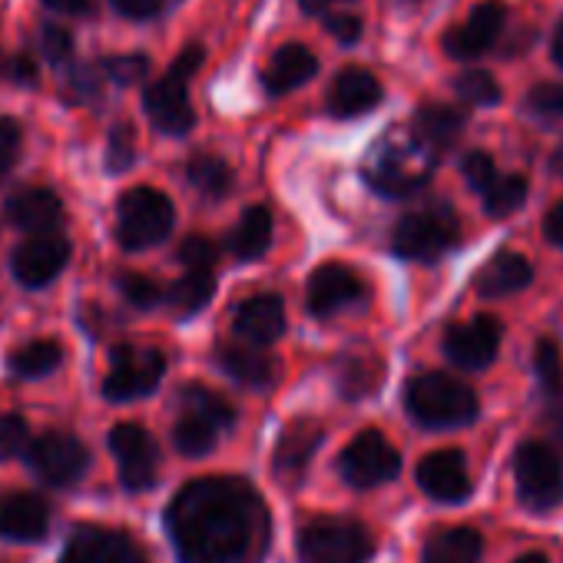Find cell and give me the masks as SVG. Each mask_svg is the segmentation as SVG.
Masks as SVG:
<instances>
[{"label":"cell","mask_w":563,"mask_h":563,"mask_svg":"<svg viewBox=\"0 0 563 563\" xmlns=\"http://www.w3.org/2000/svg\"><path fill=\"white\" fill-rule=\"evenodd\" d=\"M166 530L183 563H258L272 517L249 481L199 477L173 497Z\"/></svg>","instance_id":"obj_1"},{"label":"cell","mask_w":563,"mask_h":563,"mask_svg":"<svg viewBox=\"0 0 563 563\" xmlns=\"http://www.w3.org/2000/svg\"><path fill=\"white\" fill-rule=\"evenodd\" d=\"M438 156L415 136V130H388L365 159V179L385 196H411L418 192L431 173Z\"/></svg>","instance_id":"obj_2"},{"label":"cell","mask_w":563,"mask_h":563,"mask_svg":"<svg viewBox=\"0 0 563 563\" xmlns=\"http://www.w3.org/2000/svg\"><path fill=\"white\" fill-rule=\"evenodd\" d=\"M408 415L428 431L467 428L477 418V395L467 382L441 372H428L408 382L405 388Z\"/></svg>","instance_id":"obj_3"},{"label":"cell","mask_w":563,"mask_h":563,"mask_svg":"<svg viewBox=\"0 0 563 563\" xmlns=\"http://www.w3.org/2000/svg\"><path fill=\"white\" fill-rule=\"evenodd\" d=\"M375 537L365 523L349 517H319L299 533L302 563H368Z\"/></svg>","instance_id":"obj_4"},{"label":"cell","mask_w":563,"mask_h":563,"mask_svg":"<svg viewBox=\"0 0 563 563\" xmlns=\"http://www.w3.org/2000/svg\"><path fill=\"white\" fill-rule=\"evenodd\" d=\"M173 202L169 196H163L153 186H136L130 192H123L120 206H117V239L123 249L140 252V249H153L156 242H163L173 229Z\"/></svg>","instance_id":"obj_5"},{"label":"cell","mask_w":563,"mask_h":563,"mask_svg":"<svg viewBox=\"0 0 563 563\" xmlns=\"http://www.w3.org/2000/svg\"><path fill=\"white\" fill-rule=\"evenodd\" d=\"M461 239V225L457 216L448 206H428L418 212H408L395 232H391V249L401 258H415V262H434L444 252H451Z\"/></svg>","instance_id":"obj_6"},{"label":"cell","mask_w":563,"mask_h":563,"mask_svg":"<svg viewBox=\"0 0 563 563\" xmlns=\"http://www.w3.org/2000/svg\"><path fill=\"white\" fill-rule=\"evenodd\" d=\"M514 481L520 504L533 514H547L563 500V464L543 441H527L517 448Z\"/></svg>","instance_id":"obj_7"},{"label":"cell","mask_w":563,"mask_h":563,"mask_svg":"<svg viewBox=\"0 0 563 563\" xmlns=\"http://www.w3.org/2000/svg\"><path fill=\"white\" fill-rule=\"evenodd\" d=\"M166 375V358L159 349H136V345H120L113 352L110 362V375L103 382V398L107 401H133L143 398L150 391H156V385Z\"/></svg>","instance_id":"obj_8"},{"label":"cell","mask_w":563,"mask_h":563,"mask_svg":"<svg viewBox=\"0 0 563 563\" xmlns=\"http://www.w3.org/2000/svg\"><path fill=\"white\" fill-rule=\"evenodd\" d=\"M339 471L352 487H378L398 477L401 454L382 431H362L339 457Z\"/></svg>","instance_id":"obj_9"},{"label":"cell","mask_w":563,"mask_h":563,"mask_svg":"<svg viewBox=\"0 0 563 563\" xmlns=\"http://www.w3.org/2000/svg\"><path fill=\"white\" fill-rule=\"evenodd\" d=\"M110 451L120 467V481L126 490H150L156 484V467H159V451L156 441L146 428L140 424H117L110 431Z\"/></svg>","instance_id":"obj_10"},{"label":"cell","mask_w":563,"mask_h":563,"mask_svg":"<svg viewBox=\"0 0 563 563\" xmlns=\"http://www.w3.org/2000/svg\"><path fill=\"white\" fill-rule=\"evenodd\" d=\"M31 467L41 481L54 487H67L80 481L90 467V451L64 431H47L37 441H31Z\"/></svg>","instance_id":"obj_11"},{"label":"cell","mask_w":563,"mask_h":563,"mask_svg":"<svg viewBox=\"0 0 563 563\" xmlns=\"http://www.w3.org/2000/svg\"><path fill=\"white\" fill-rule=\"evenodd\" d=\"M365 302V282L345 262H325L309 278V309L319 319L339 316L352 306Z\"/></svg>","instance_id":"obj_12"},{"label":"cell","mask_w":563,"mask_h":563,"mask_svg":"<svg viewBox=\"0 0 563 563\" xmlns=\"http://www.w3.org/2000/svg\"><path fill=\"white\" fill-rule=\"evenodd\" d=\"M70 262V242L57 232H44V235H31L27 242L18 245L11 265L21 286L27 289H44L67 268Z\"/></svg>","instance_id":"obj_13"},{"label":"cell","mask_w":563,"mask_h":563,"mask_svg":"<svg viewBox=\"0 0 563 563\" xmlns=\"http://www.w3.org/2000/svg\"><path fill=\"white\" fill-rule=\"evenodd\" d=\"M504 21H507V8L500 4V0H481V4L467 14L464 24H457L444 34L448 57L474 60V57L487 54L504 31Z\"/></svg>","instance_id":"obj_14"},{"label":"cell","mask_w":563,"mask_h":563,"mask_svg":"<svg viewBox=\"0 0 563 563\" xmlns=\"http://www.w3.org/2000/svg\"><path fill=\"white\" fill-rule=\"evenodd\" d=\"M500 322L490 316H477L474 322H461L451 325L444 335V355L467 372H481L487 368L497 352H500Z\"/></svg>","instance_id":"obj_15"},{"label":"cell","mask_w":563,"mask_h":563,"mask_svg":"<svg viewBox=\"0 0 563 563\" xmlns=\"http://www.w3.org/2000/svg\"><path fill=\"white\" fill-rule=\"evenodd\" d=\"M186 80L189 77H183V74H176L169 67V74L163 80L150 84L146 87V97H143L153 126L163 130V133H169V136H183V133H189L196 126V110L189 103Z\"/></svg>","instance_id":"obj_16"},{"label":"cell","mask_w":563,"mask_h":563,"mask_svg":"<svg viewBox=\"0 0 563 563\" xmlns=\"http://www.w3.org/2000/svg\"><path fill=\"white\" fill-rule=\"evenodd\" d=\"M60 563H146V560L123 530L87 523L74 530Z\"/></svg>","instance_id":"obj_17"},{"label":"cell","mask_w":563,"mask_h":563,"mask_svg":"<svg viewBox=\"0 0 563 563\" xmlns=\"http://www.w3.org/2000/svg\"><path fill=\"white\" fill-rule=\"evenodd\" d=\"M322 428L312 418H296L282 431L278 444H275V457H272V471L282 484H299L306 477V467L312 461V454L322 444Z\"/></svg>","instance_id":"obj_18"},{"label":"cell","mask_w":563,"mask_h":563,"mask_svg":"<svg viewBox=\"0 0 563 563\" xmlns=\"http://www.w3.org/2000/svg\"><path fill=\"white\" fill-rule=\"evenodd\" d=\"M418 484L428 497L441 504H457L474 490V481L461 451H431L428 457H421Z\"/></svg>","instance_id":"obj_19"},{"label":"cell","mask_w":563,"mask_h":563,"mask_svg":"<svg viewBox=\"0 0 563 563\" xmlns=\"http://www.w3.org/2000/svg\"><path fill=\"white\" fill-rule=\"evenodd\" d=\"M385 90H382V80L365 70V67H345L332 90H329V113L339 117V120H352V117H362L368 110H375L382 103Z\"/></svg>","instance_id":"obj_20"},{"label":"cell","mask_w":563,"mask_h":563,"mask_svg":"<svg viewBox=\"0 0 563 563\" xmlns=\"http://www.w3.org/2000/svg\"><path fill=\"white\" fill-rule=\"evenodd\" d=\"M8 219L31 235H44V232H54L60 225L64 202L47 186H24L8 199Z\"/></svg>","instance_id":"obj_21"},{"label":"cell","mask_w":563,"mask_h":563,"mask_svg":"<svg viewBox=\"0 0 563 563\" xmlns=\"http://www.w3.org/2000/svg\"><path fill=\"white\" fill-rule=\"evenodd\" d=\"M319 74V60L309 47L302 44H282L272 60L265 64L262 70V87L272 93V97H282L289 93L302 84H309L312 77Z\"/></svg>","instance_id":"obj_22"},{"label":"cell","mask_w":563,"mask_h":563,"mask_svg":"<svg viewBox=\"0 0 563 563\" xmlns=\"http://www.w3.org/2000/svg\"><path fill=\"white\" fill-rule=\"evenodd\" d=\"M51 510L37 494H4L0 497V537L8 540H41L47 533Z\"/></svg>","instance_id":"obj_23"},{"label":"cell","mask_w":563,"mask_h":563,"mask_svg":"<svg viewBox=\"0 0 563 563\" xmlns=\"http://www.w3.org/2000/svg\"><path fill=\"white\" fill-rule=\"evenodd\" d=\"M235 332L249 345H272L286 332V306H282L278 296H268V292L245 299L235 312Z\"/></svg>","instance_id":"obj_24"},{"label":"cell","mask_w":563,"mask_h":563,"mask_svg":"<svg viewBox=\"0 0 563 563\" xmlns=\"http://www.w3.org/2000/svg\"><path fill=\"white\" fill-rule=\"evenodd\" d=\"M530 262L517 252H497L474 278V286L484 299H507L530 286Z\"/></svg>","instance_id":"obj_25"},{"label":"cell","mask_w":563,"mask_h":563,"mask_svg":"<svg viewBox=\"0 0 563 563\" xmlns=\"http://www.w3.org/2000/svg\"><path fill=\"white\" fill-rule=\"evenodd\" d=\"M415 136L438 156L444 150H451L464 130V113L454 110V107H444V103H424L418 113H415V123H411Z\"/></svg>","instance_id":"obj_26"},{"label":"cell","mask_w":563,"mask_h":563,"mask_svg":"<svg viewBox=\"0 0 563 563\" xmlns=\"http://www.w3.org/2000/svg\"><path fill=\"white\" fill-rule=\"evenodd\" d=\"M219 368L239 382V385H249V388H265L275 382V362L272 355H265L262 349L242 342V345H222L219 349Z\"/></svg>","instance_id":"obj_27"},{"label":"cell","mask_w":563,"mask_h":563,"mask_svg":"<svg viewBox=\"0 0 563 563\" xmlns=\"http://www.w3.org/2000/svg\"><path fill=\"white\" fill-rule=\"evenodd\" d=\"M481 533L471 527H444L434 530L424 543L421 563H477L481 560Z\"/></svg>","instance_id":"obj_28"},{"label":"cell","mask_w":563,"mask_h":563,"mask_svg":"<svg viewBox=\"0 0 563 563\" xmlns=\"http://www.w3.org/2000/svg\"><path fill=\"white\" fill-rule=\"evenodd\" d=\"M268 245H272V212L265 206L245 209L242 219L235 222L232 235H229L232 255L242 262H255L268 252Z\"/></svg>","instance_id":"obj_29"},{"label":"cell","mask_w":563,"mask_h":563,"mask_svg":"<svg viewBox=\"0 0 563 563\" xmlns=\"http://www.w3.org/2000/svg\"><path fill=\"white\" fill-rule=\"evenodd\" d=\"M216 292V275L212 268H186L183 278L173 282V289H169V306L179 312V316H196L199 309L209 306Z\"/></svg>","instance_id":"obj_30"},{"label":"cell","mask_w":563,"mask_h":563,"mask_svg":"<svg viewBox=\"0 0 563 563\" xmlns=\"http://www.w3.org/2000/svg\"><path fill=\"white\" fill-rule=\"evenodd\" d=\"M64 362V345L57 339H34L11 355V372L18 378H44Z\"/></svg>","instance_id":"obj_31"},{"label":"cell","mask_w":563,"mask_h":563,"mask_svg":"<svg viewBox=\"0 0 563 563\" xmlns=\"http://www.w3.org/2000/svg\"><path fill=\"white\" fill-rule=\"evenodd\" d=\"M186 179L209 199H222L232 189V169L212 153H196L186 163Z\"/></svg>","instance_id":"obj_32"},{"label":"cell","mask_w":563,"mask_h":563,"mask_svg":"<svg viewBox=\"0 0 563 563\" xmlns=\"http://www.w3.org/2000/svg\"><path fill=\"white\" fill-rule=\"evenodd\" d=\"M219 434L222 431L212 421H206L192 411H179V421L173 428V441H176L179 454H186V457H206L216 448Z\"/></svg>","instance_id":"obj_33"},{"label":"cell","mask_w":563,"mask_h":563,"mask_svg":"<svg viewBox=\"0 0 563 563\" xmlns=\"http://www.w3.org/2000/svg\"><path fill=\"white\" fill-rule=\"evenodd\" d=\"M382 385V365L372 355H352L339 368V388L349 401L368 398Z\"/></svg>","instance_id":"obj_34"},{"label":"cell","mask_w":563,"mask_h":563,"mask_svg":"<svg viewBox=\"0 0 563 563\" xmlns=\"http://www.w3.org/2000/svg\"><path fill=\"white\" fill-rule=\"evenodd\" d=\"M179 408H183V411H192V415H199V418H206V421H212L219 431H229V428L235 424L232 405H229L225 398H219L216 391L202 388V385L183 388V391H179Z\"/></svg>","instance_id":"obj_35"},{"label":"cell","mask_w":563,"mask_h":563,"mask_svg":"<svg viewBox=\"0 0 563 563\" xmlns=\"http://www.w3.org/2000/svg\"><path fill=\"white\" fill-rule=\"evenodd\" d=\"M481 199H484V209H487L490 219H507L510 212H517L527 202V179L517 176V173L497 176Z\"/></svg>","instance_id":"obj_36"},{"label":"cell","mask_w":563,"mask_h":563,"mask_svg":"<svg viewBox=\"0 0 563 563\" xmlns=\"http://www.w3.org/2000/svg\"><path fill=\"white\" fill-rule=\"evenodd\" d=\"M454 90L471 107H494V103H500V84L487 70H464L454 80Z\"/></svg>","instance_id":"obj_37"},{"label":"cell","mask_w":563,"mask_h":563,"mask_svg":"<svg viewBox=\"0 0 563 563\" xmlns=\"http://www.w3.org/2000/svg\"><path fill=\"white\" fill-rule=\"evenodd\" d=\"M533 365H537V378H540L543 391H547V395H560V391H563V362H560L556 342L540 339V342H537Z\"/></svg>","instance_id":"obj_38"},{"label":"cell","mask_w":563,"mask_h":563,"mask_svg":"<svg viewBox=\"0 0 563 563\" xmlns=\"http://www.w3.org/2000/svg\"><path fill=\"white\" fill-rule=\"evenodd\" d=\"M133 163H136V133L130 123H117L110 130V143H107V169L126 173Z\"/></svg>","instance_id":"obj_39"},{"label":"cell","mask_w":563,"mask_h":563,"mask_svg":"<svg viewBox=\"0 0 563 563\" xmlns=\"http://www.w3.org/2000/svg\"><path fill=\"white\" fill-rule=\"evenodd\" d=\"M31 448V428L21 415L0 418V461H14Z\"/></svg>","instance_id":"obj_40"},{"label":"cell","mask_w":563,"mask_h":563,"mask_svg":"<svg viewBox=\"0 0 563 563\" xmlns=\"http://www.w3.org/2000/svg\"><path fill=\"white\" fill-rule=\"evenodd\" d=\"M461 173H464L467 186H471L477 196H484V192L490 189V183L500 176V173H497V163H494L487 153H481V150H474V153H467V156H464Z\"/></svg>","instance_id":"obj_41"},{"label":"cell","mask_w":563,"mask_h":563,"mask_svg":"<svg viewBox=\"0 0 563 563\" xmlns=\"http://www.w3.org/2000/svg\"><path fill=\"white\" fill-rule=\"evenodd\" d=\"M120 292H123V299H126L130 306H136V309H153V306L163 299V292L156 289V282H150L146 275H136V272L120 275Z\"/></svg>","instance_id":"obj_42"},{"label":"cell","mask_w":563,"mask_h":563,"mask_svg":"<svg viewBox=\"0 0 563 563\" xmlns=\"http://www.w3.org/2000/svg\"><path fill=\"white\" fill-rule=\"evenodd\" d=\"M41 51H44V57H47L51 64H67L70 54H74V37H70V31L60 27V24H44V31H41Z\"/></svg>","instance_id":"obj_43"},{"label":"cell","mask_w":563,"mask_h":563,"mask_svg":"<svg viewBox=\"0 0 563 563\" xmlns=\"http://www.w3.org/2000/svg\"><path fill=\"white\" fill-rule=\"evenodd\" d=\"M146 67H150V60H146V57L126 54V57H110V60L103 64V74H107L110 80H117V84L130 87V84L143 80Z\"/></svg>","instance_id":"obj_44"},{"label":"cell","mask_w":563,"mask_h":563,"mask_svg":"<svg viewBox=\"0 0 563 563\" xmlns=\"http://www.w3.org/2000/svg\"><path fill=\"white\" fill-rule=\"evenodd\" d=\"M325 21V27H329V34L342 44V47H352V44H358V37H362V18L358 14H349V11H332V14H325L322 18Z\"/></svg>","instance_id":"obj_45"},{"label":"cell","mask_w":563,"mask_h":563,"mask_svg":"<svg viewBox=\"0 0 563 563\" xmlns=\"http://www.w3.org/2000/svg\"><path fill=\"white\" fill-rule=\"evenodd\" d=\"M179 262L186 268H212L216 265V245L206 235H189L179 245Z\"/></svg>","instance_id":"obj_46"},{"label":"cell","mask_w":563,"mask_h":563,"mask_svg":"<svg viewBox=\"0 0 563 563\" xmlns=\"http://www.w3.org/2000/svg\"><path fill=\"white\" fill-rule=\"evenodd\" d=\"M527 107L540 117H563V84H540L530 90Z\"/></svg>","instance_id":"obj_47"},{"label":"cell","mask_w":563,"mask_h":563,"mask_svg":"<svg viewBox=\"0 0 563 563\" xmlns=\"http://www.w3.org/2000/svg\"><path fill=\"white\" fill-rule=\"evenodd\" d=\"M4 77L21 87H37V64L31 60V54H14L4 60Z\"/></svg>","instance_id":"obj_48"},{"label":"cell","mask_w":563,"mask_h":563,"mask_svg":"<svg viewBox=\"0 0 563 563\" xmlns=\"http://www.w3.org/2000/svg\"><path fill=\"white\" fill-rule=\"evenodd\" d=\"M110 4H113L123 18L150 21V18H156V14L166 8V0H110Z\"/></svg>","instance_id":"obj_49"},{"label":"cell","mask_w":563,"mask_h":563,"mask_svg":"<svg viewBox=\"0 0 563 563\" xmlns=\"http://www.w3.org/2000/svg\"><path fill=\"white\" fill-rule=\"evenodd\" d=\"M543 235L547 242L563 249V202H556L547 216H543Z\"/></svg>","instance_id":"obj_50"},{"label":"cell","mask_w":563,"mask_h":563,"mask_svg":"<svg viewBox=\"0 0 563 563\" xmlns=\"http://www.w3.org/2000/svg\"><path fill=\"white\" fill-rule=\"evenodd\" d=\"M44 4L57 14H84L90 8V0H44Z\"/></svg>","instance_id":"obj_51"},{"label":"cell","mask_w":563,"mask_h":563,"mask_svg":"<svg viewBox=\"0 0 563 563\" xmlns=\"http://www.w3.org/2000/svg\"><path fill=\"white\" fill-rule=\"evenodd\" d=\"M335 4H339V0H302V11L312 14V18H325V14L335 11Z\"/></svg>","instance_id":"obj_52"},{"label":"cell","mask_w":563,"mask_h":563,"mask_svg":"<svg viewBox=\"0 0 563 563\" xmlns=\"http://www.w3.org/2000/svg\"><path fill=\"white\" fill-rule=\"evenodd\" d=\"M14 159H18V146H8V143H0V179H4V176L11 173Z\"/></svg>","instance_id":"obj_53"},{"label":"cell","mask_w":563,"mask_h":563,"mask_svg":"<svg viewBox=\"0 0 563 563\" xmlns=\"http://www.w3.org/2000/svg\"><path fill=\"white\" fill-rule=\"evenodd\" d=\"M553 60L563 67V18H560V24H556V31H553Z\"/></svg>","instance_id":"obj_54"},{"label":"cell","mask_w":563,"mask_h":563,"mask_svg":"<svg viewBox=\"0 0 563 563\" xmlns=\"http://www.w3.org/2000/svg\"><path fill=\"white\" fill-rule=\"evenodd\" d=\"M514 563H550V560H547L543 553H523V556H520V560H514Z\"/></svg>","instance_id":"obj_55"},{"label":"cell","mask_w":563,"mask_h":563,"mask_svg":"<svg viewBox=\"0 0 563 563\" xmlns=\"http://www.w3.org/2000/svg\"><path fill=\"white\" fill-rule=\"evenodd\" d=\"M553 169H556V176L563 179V146H560V153L553 156Z\"/></svg>","instance_id":"obj_56"}]
</instances>
